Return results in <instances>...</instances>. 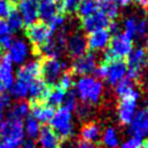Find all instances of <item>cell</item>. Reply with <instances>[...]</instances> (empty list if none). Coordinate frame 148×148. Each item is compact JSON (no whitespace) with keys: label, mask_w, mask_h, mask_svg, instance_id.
<instances>
[{"label":"cell","mask_w":148,"mask_h":148,"mask_svg":"<svg viewBox=\"0 0 148 148\" xmlns=\"http://www.w3.org/2000/svg\"><path fill=\"white\" fill-rule=\"evenodd\" d=\"M12 31L5 18H0V50H8L12 44Z\"/></svg>","instance_id":"f1b7e54d"},{"label":"cell","mask_w":148,"mask_h":148,"mask_svg":"<svg viewBox=\"0 0 148 148\" xmlns=\"http://www.w3.org/2000/svg\"><path fill=\"white\" fill-rule=\"evenodd\" d=\"M99 9L106 15L110 21H116L119 16V7L118 3H106V2H98Z\"/></svg>","instance_id":"d6a6232c"},{"label":"cell","mask_w":148,"mask_h":148,"mask_svg":"<svg viewBox=\"0 0 148 148\" xmlns=\"http://www.w3.org/2000/svg\"><path fill=\"white\" fill-rule=\"evenodd\" d=\"M74 79H73V74L69 72H64L61 74V76L59 77L58 82H57V87H59L60 89H62L64 91H69L72 89V87L74 86Z\"/></svg>","instance_id":"d590c367"},{"label":"cell","mask_w":148,"mask_h":148,"mask_svg":"<svg viewBox=\"0 0 148 148\" xmlns=\"http://www.w3.org/2000/svg\"><path fill=\"white\" fill-rule=\"evenodd\" d=\"M16 9L18 10L24 25H30L38 20V0H20Z\"/></svg>","instance_id":"7c38bea8"},{"label":"cell","mask_w":148,"mask_h":148,"mask_svg":"<svg viewBox=\"0 0 148 148\" xmlns=\"http://www.w3.org/2000/svg\"><path fill=\"white\" fill-rule=\"evenodd\" d=\"M143 112H145V113H146V116L148 117V105H147V106L143 109Z\"/></svg>","instance_id":"f5cc1de1"},{"label":"cell","mask_w":148,"mask_h":148,"mask_svg":"<svg viewBox=\"0 0 148 148\" xmlns=\"http://www.w3.org/2000/svg\"><path fill=\"white\" fill-rule=\"evenodd\" d=\"M54 32L50 29L47 23L45 22H35L25 28V35L29 42L32 44L34 49L37 50L42 45H44Z\"/></svg>","instance_id":"ba28073f"},{"label":"cell","mask_w":148,"mask_h":148,"mask_svg":"<svg viewBox=\"0 0 148 148\" xmlns=\"http://www.w3.org/2000/svg\"><path fill=\"white\" fill-rule=\"evenodd\" d=\"M14 83V72L13 64L7 56H3L0 59V87L3 91L9 90Z\"/></svg>","instance_id":"44dd1931"},{"label":"cell","mask_w":148,"mask_h":148,"mask_svg":"<svg viewBox=\"0 0 148 148\" xmlns=\"http://www.w3.org/2000/svg\"><path fill=\"white\" fill-rule=\"evenodd\" d=\"M62 108H65L66 110H68L69 112L75 111L76 106H77V96L75 94V91L69 90L65 94V98L62 102Z\"/></svg>","instance_id":"8d00e7d4"},{"label":"cell","mask_w":148,"mask_h":148,"mask_svg":"<svg viewBox=\"0 0 148 148\" xmlns=\"http://www.w3.org/2000/svg\"><path fill=\"white\" fill-rule=\"evenodd\" d=\"M23 130H24V133L28 135V139L35 140L39 135L40 125L35 118H32L31 116H28L25 118V123L23 124Z\"/></svg>","instance_id":"4dcf8cb0"},{"label":"cell","mask_w":148,"mask_h":148,"mask_svg":"<svg viewBox=\"0 0 148 148\" xmlns=\"http://www.w3.org/2000/svg\"><path fill=\"white\" fill-rule=\"evenodd\" d=\"M76 148H96V146L92 145V143H88V142L81 141V142H79V145L76 146Z\"/></svg>","instance_id":"bcb514c9"},{"label":"cell","mask_w":148,"mask_h":148,"mask_svg":"<svg viewBox=\"0 0 148 148\" xmlns=\"http://www.w3.org/2000/svg\"><path fill=\"white\" fill-rule=\"evenodd\" d=\"M126 58H127L125 61L127 66L126 77L138 82L142 74V71L148 64V53L143 47L139 46L133 49Z\"/></svg>","instance_id":"277c9868"},{"label":"cell","mask_w":148,"mask_h":148,"mask_svg":"<svg viewBox=\"0 0 148 148\" xmlns=\"http://www.w3.org/2000/svg\"><path fill=\"white\" fill-rule=\"evenodd\" d=\"M67 64L65 61H59L58 59L43 58L40 60V75L42 80L50 87L57 84L62 72L67 69Z\"/></svg>","instance_id":"8992f818"},{"label":"cell","mask_w":148,"mask_h":148,"mask_svg":"<svg viewBox=\"0 0 148 148\" xmlns=\"http://www.w3.org/2000/svg\"><path fill=\"white\" fill-rule=\"evenodd\" d=\"M65 94H66V91H64L62 89H60L57 86H53V87L50 88L49 95H47V97H46L44 103H46L47 105H50L52 108H56V106L59 108L64 102Z\"/></svg>","instance_id":"4316f807"},{"label":"cell","mask_w":148,"mask_h":148,"mask_svg":"<svg viewBox=\"0 0 148 148\" xmlns=\"http://www.w3.org/2000/svg\"><path fill=\"white\" fill-rule=\"evenodd\" d=\"M108 31L110 32L111 37L114 36V35H117V34H119V32H120L119 24H118L116 21H110V23H109V25H108Z\"/></svg>","instance_id":"ee69618b"},{"label":"cell","mask_w":148,"mask_h":148,"mask_svg":"<svg viewBox=\"0 0 148 148\" xmlns=\"http://www.w3.org/2000/svg\"><path fill=\"white\" fill-rule=\"evenodd\" d=\"M66 40H67V29L66 27H62L61 29L56 31L44 45L35 50V53H38L44 58L58 59L61 56V53L66 50Z\"/></svg>","instance_id":"7a4b0ae2"},{"label":"cell","mask_w":148,"mask_h":148,"mask_svg":"<svg viewBox=\"0 0 148 148\" xmlns=\"http://www.w3.org/2000/svg\"><path fill=\"white\" fill-rule=\"evenodd\" d=\"M116 94L120 98L130 97V96H135V97L140 96V92L136 89V82L126 76L116 84Z\"/></svg>","instance_id":"cb8c5ba5"},{"label":"cell","mask_w":148,"mask_h":148,"mask_svg":"<svg viewBox=\"0 0 148 148\" xmlns=\"http://www.w3.org/2000/svg\"><path fill=\"white\" fill-rule=\"evenodd\" d=\"M148 34V20L142 17L139 21L136 20V27H135V35L138 38H143Z\"/></svg>","instance_id":"74e56055"},{"label":"cell","mask_w":148,"mask_h":148,"mask_svg":"<svg viewBox=\"0 0 148 148\" xmlns=\"http://www.w3.org/2000/svg\"><path fill=\"white\" fill-rule=\"evenodd\" d=\"M24 130L23 121L13 117H8L7 120L0 124V139L14 147L20 148L23 142Z\"/></svg>","instance_id":"3957f363"},{"label":"cell","mask_w":148,"mask_h":148,"mask_svg":"<svg viewBox=\"0 0 148 148\" xmlns=\"http://www.w3.org/2000/svg\"><path fill=\"white\" fill-rule=\"evenodd\" d=\"M96 66V56L94 52H86L83 56L75 58L72 62V73L75 75L87 76L88 74L94 73Z\"/></svg>","instance_id":"30bf717a"},{"label":"cell","mask_w":148,"mask_h":148,"mask_svg":"<svg viewBox=\"0 0 148 148\" xmlns=\"http://www.w3.org/2000/svg\"><path fill=\"white\" fill-rule=\"evenodd\" d=\"M145 50H146V52L148 53V34H147V36H146V47H145Z\"/></svg>","instance_id":"681fc988"},{"label":"cell","mask_w":148,"mask_h":148,"mask_svg":"<svg viewBox=\"0 0 148 148\" xmlns=\"http://www.w3.org/2000/svg\"><path fill=\"white\" fill-rule=\"evenodd\" d=\"M1 54H2V51H1V50H0V59H1V58H2V56H1Z\"/></svg>","instance_id":"db71d44e"},{"label":"cell","mask_w":148,"mask_h":148,"mask_svg":"<svg viewBox=\"0 0 148 148\" xmlns=\"http://www.w3.org/2000/svg\"><path fill=\"white\" fill-rule=\"evenodd\" d=\"M75 111H76V113H77L79 118H81V119H86V118H88V117H89L91 109H90V105H89V104L82 103L81 105H77V106H76Z\"/></svg>","instance_id":"ab89813d"},{"label":"cell","mask_w":148,"mask_h":148,"mask_svg":"<svg viewBox=\"0 0 148 148\" xmlns=\"http://www.w3.org/2000/svg\"><path fill=\"white\" fill-rule=\"evenodd\" d=\"M133 50V38L124 32H119L111 37L108 50L104 52L112 59H123Z\"/></svg>","instance_id":"52a82bcc"},{"label":"cell","mask_w":148,"mask_h":148,"mask_svg":"<svg viewBox=\"0 0 148 148\" xmlns=\"http://www.w3.org/2000/svg\"><path fill=\"white\" fill-rule=\"evenodd\" d=\"M13 6H16V5H13L7 0H0V18L7 17Z\"/></svg>","instance_id":"60d3db41"},{"label":"cell","mask_w":148,"mask_h":148,"mask_svg":"<svg viewBox=\"0 0 148 148\" xmlns=\"http://www.w3.org/2000/svg\"><path fill=\"white\" fill-rule=\"evenodd\" d=\"M51 128L56 132V134L61 139H68L73 134V123H72V112L66 110L62 106H59L54 110L53 117L50 120Z\"/></svg>","instance_id":"5b68a950"},{"label":"cell","mask_w":148,"mask_h":148,"mask_svg":"<svg viewBox=\"0 0 148 148\" xmlns=\"http://www.w3.org/2000/svg\"><path fill=\"white\" fill-rule=\"evenodd\" d=\"M66 50H67V53L73 58H79L83 56L88 50L86 36L80 32H75L69 37H67Z\"/></svg>","instance_id":"9a60e30c"},{"label":"cell","mask_w":148,"mask_h":148,"mask_svg":"<svg viewBox=\"0 0 148 148\" xmlns=\"http://www.w3.org/2000/svg\"><path fill=\"white\" fill-rule=\"evenodd\" d=\"M7 1H9V2H10V3H13V5H16L20 0H7Z\"/></svg>","instance_id":"816d5d0a"},{"label":"cell","mask_w":148,"mask_h":148,"mask_svg":"<svg viewBox=\"0 0 148 148\" xmlns=\"http://www.w3.org/2000/svg\"><path fill=\"white\" fill-rule=\"evenodd\" d=\"M80 138L81 141L88 142V143H96L101 139V130L99 126L92 121L87 123L82 126L80 131Z\"/></svg>","instance_id":"d4e9b609"},{"label":"cell","mask_w":148,"mask_h":148,"mask_svg":"<svg viewBox=\"0 0 148 148\" xmlns=\"http://www.w3.org/2000/svg\"><path fill=\"white\" fill-rule=\"evenodd\" d=\"M135 27H136V18L134 16H128L124 22V34L133 38L135 35Z\"/></svg>","instance_id":"f35d334b"},{"label":"cell","mask_w":148,"mask_h":148,"mask_svg":"<svg viewBox=\"0 0 148 148\" xmlns=\"http://www.w3.org/2000/svg\"><path fill=\"white\" fill-rule=\"evenodd\" d=\"M147 9H148V7H147Z\"/></svg>","instance_id":"11a10c76"},{"label":"cell","mask_w":148,"mask_h":148,"mask_svg":"<svg viewBox=\"0 0 148 148\" xmlns=\"http://www.w3.org/2000/svg\"><path fill=\"white\" fill-rule=\"evenodd\" d=\"M143 89H145L146 94L148 95V79H147V80H146V82L143 83Z\"/></svg>","instance_id":"c3c4849f"},{"label":"cell","mask_w":148,"mask_h":148,"mask_svg":"<svg viewBox=\"0 0 148 148\" xmlns=\"http://www.w3.org/2000/svg\"><path fill=\"white\" fill-rule=\"evenodd\" d=\"M59 13L57 0H38V17L47 23Z\"/></svg>","instance_id":"603a6c76"},{"label":"cell","mask_w":148,"mask_h":148,"mask_svg":"<svg viewBox=\"0 0 148 148\" xmlns=\"http://www.w3.org/2000/svg\"><path fill=\"white\" fill-rule=\"evenodd\" d=\"M142 139L138 138H131L127 141H125L120 148H141L142 147Z\"/></svg>","instance_id":"b9f144b4"},{"label":"cell","mask_w":148,"mask_h":148,"mask_svg":"<svg viewBox=\"0 0 148 148\" xmlns=\"http://www.w3.org/2000/svg\"><path fill=\"white\" fill-rule=\"evenodd\" d=\"M10 96L6 92L3 94H0V123H1V119H2V111L5 108H8L10 105Z\"/></svg>","instance_id":"7bdbcfd3"},{"label":"cell","mask_w":148,"mask_h":148,"mask_svg":"<svg viewBox=\"0 0 148 148\" xmlns=\"http://www.w3.org/2000/svg\"><path fill=\"white\" fill-rule=\"evenodd\" d=\"M109 23H110V20L99 9V6H98V9L94 14L89 15L88 17L82 18L81 27H82V29L86 32L90 34V32L96 31V30H99V29H106V27L109 25Z\"/></svg>","instance_id":"4fadbf2b"},{"label":"cell","mask_w":148,"mask_h":148,"mask_svg":"<svg viewBox=\"0 0 148 148\" xmlns=\"http://www.w3.org/2000/svg\"><path fill=\"white\" fill-rule=\"evenodd\" d=\"M139 97L130 96L119 99L118 103V118L123 125H130L136 113V101Z\"/></svg>","instance_id":"8fae6325"},{"label":"cell","mask_w":148,"mask_h":148,"mask_svg":"<svg viewBox=\"0 0 148 148\" xmlns=\"http://www.w3.org/2000/svg\"><path fill=\"white\" fill-rule=\"evenodd\" d=\"M29 112H30V104L27 101L21 99L10 108L8 117H13L22 120L23 118H27L29 116Z\"/></svg>","instance_id":"83f0119b"},{"label":"cell","mask_w":148,"mask_h":148,"mask_svg":"<svg viewBox=\"0 0 148 148\" xmlns=\"http://www.w3.org/2000/svg\"><path fill=\"white\" fill-rule=\"evenodd\" d=\"M101 62H104L106 65L105 80L108 81L109 84L116 86L119 81H121L126 76L127 66L123 59H112L103 54V60Z\"/></svg>","instance_id":"9c48e42d"},{"label":"cell","mask_w":148,"mask_h":148,"mask_svg":"<svg viewBox=\"0 0 148 148\" xmlns=\"http://www.w3.org/2000/svg\"><path fill=\"white\" fill-rule=\"evenodd\" d=\"M7 24L10 29L12 32H18L23 29L24 27V23H23V20L18 13V10L16 9V6H13L9 14L7 15Z\"/></svg>","instance_id":"484cf974"},{"label":"cell","mask_w":148,"mask_h":148,"mask_svg":"<svg viewBox=\"0 0 148 148\" xmlns=\"http://www.w3.org/2000/svg\"><path fill=\"white\" fill-rule=\"evenodd\" d=\"M101 2H106V3H120L121 0H99Z\"/></svg>","instance_id":"7dc6e473"},{"label":"cell","mask_w":148,"mask_h":148,"mask_svg":"<svg viewBox=\"0 0 148 148\" xmlns=\"http://www.w3.org/2000/svg\"><path fill=\"white\" fill-rule=\"evenodd\" d=\"M81 1L82 0H57L59 13L65 15V14H72L76 12V8Z\"/></svg>","instance_id":"836d02e7"},{"label":"cell","mask_w":148,"mask_h":148,"mask_svg":"<svg viewBox=\"0 0 148 148\" xmlns=\"http://www.w3.org/2000/svg\"><path fill=\"white\" fill-rule=\"evenodd\" d=\"M50 86H47L40 77L34 80L28 86V96L30 98V102H45L49 91Z\"/></svg>","instance_id":"ffe728a7"},{"label":"cell","mask_w":148,"mask_h":148,"mask_svg":"<svg viewBox=\"0 0 148 148\" xmlns=\"http://www.w3.org/2000/svg\"><path fill=\"white\" fill-rule=\"evenodd\" d=\"M20 148H37V143H36L35 140L27 139V140H23Z\"/></svg>","instance_id":"f6af8a7d"},{"label":"cell","mask_w":148,"mask_h":148,"mask_svg":"<svg viewBox=\"0 0 148 148\" xmlns=\"http://www.w3.org/2000/svg\"><path fill=\"white\" fill-rule=\"evenodd\" d=\"M40 76V61L39 60H31L27 64L20 66L16 72V80L27 83L28 86L36 79Z\"/></svg>","instance_id":"5bb4252c"},{"label":"cell","mask_w":148,"mask_h":148,"mask_svg":"<svg viewBox=\"0 0 148 148\" xmlns=\"http://www.w3.org/2000/svg\"><path fill=\"white\" fill-rule=\"evenodd\" d=\"M103 142L108 148H117L119 146V140L117 132L113 127H108L103 134Z\"/></svg>","instance_id":"e575fe53"},{"label":"cell","mask_w":148,"mask_h":148,"mask_svg":"<svg viewBox=\"0 0 148 148\" xmlns=\"http://www.w3.org/2000/svg\"><path fill=\"white\" fill-rule=\"evenodd\" d=\"M98 9V2L96 0H82L76 8L77 16L81 18L88 17Z\"/></svg>","instance_id":"f546056e"},{"label":"cell","mask_w":148,"mask_h":148,"mask_svg":"<svg viewBox=\"0 0 148 148\" xmlns=\"http://www.w3.org/2000/svg\"><path fill=\"white\" fill-rule=\"evenodd\" d=\"M0 124H1V123H0Z\"/></svg>","instance_id":"9f6ffc18"},{"label":"cell","mask_w":148,"mask_h":148,"mask_svg":"<svg viewBox=\"0 0 148 148\" xmlns=\"http://www.w3.org/2000/svg\"><path fill=\"white\" fill-rule=\"evenodd\" d=\"M110 39H111V35L108 31V29H99L88 35L87 46L91 51H101L108 47Z\"/></svg>","instance_id":"ac0fdd59"},{"label":"cell","mask_w":148,"mask_h":148,"mask_svg":"<svg viewBox=\"0 0 148 148\" xmlns=\"http://www.w3.org/2000/svg\"><path fill=\"white\" fill-rule=\"evenodd\" d=\"M31 117L35 118L38 123H49L54 113V108L47 105L44 102H30Z\"/></svg>","instance_id":"d6986e66"},{"label":"cell","mask_w":148,"mask_h":148,"mask_svg":"<svg viewBox=\"0 0 148 148\" xmlns=\"http://www.w3.org/2000/svg\"><path fill=\"white\" fill-rule=\"evenodd\" d=\"M130 134L132 138L142 139L148 136V117L143 112V110H139L130 123Z\"/></svg>","instance_id":"e0dca14e"},{"label":"cell","mask_w":148,"mask_h":148,"mask_svg":"<svg viewBox=\"0 0 148 148\" xmlns=\"http://www.w3.org/2000/svg\"><path fill=\"white\" fill-rule=\"evenodd\" d=\"M7 51H8L7 57L9 58L12 64L23 65V62L29 57V47L27 43L22 39H13Z\"/></svg>","instance_id":"2e32d148"},{"label":"cell","mask_w":148,"mask_h":148,"mask_svg":"<svg viewBox=\"0 0 148 148\" xmlns=\"http://www.w3.org/2000/svg\"><path fill=\"white\" fill-rule=\"evenodd\" d=\"M103 92L102 82L90 75L81 76L75 83V94L86 104H96L99 102Z\"/></svg>","instance_id":"6da1fadb"},{"label":"cell","mask_w":148,"mask_h":148,"mask_svg":"<svg viewBox=\"0 0 148 148\" xmlns=\"http://www.w3.org/2000/svg\"><path fill=\"white\" fill-rule=\"evenodd\" d=\"M141 148H148V140H146V141L142 142V147Z\"/></svg>","instance_id":"f907efd6"},{"label":"cell","mask_w":148,"mask_h":148,"mask_svg":"<svg viewBox=\"0 0 148 148\" xmlns=\"http://www.w3.org/2000/svg\"><path fill=\"white\" fill-rule=\"evenodd\" d=\"M38 142L42 146V148H60V145H61L60 138L47 125H44L40 127Z\"/></svg>","instance_id":"7402d4cb"},{"label":"cell","mask_w":148,"mask_h":148,"mask_svg":"<svg viewBox=\"0 0 148 148\" xmlns=\"http://www.w3.org/2000/svg\"><path fill=\"white\" fill-rule=\"evenodd\" d=\"M9 96L16 99H23L28 96V84L16 80L9 88Z\"/></svg>","instance_id":"1f68e13d"}]
</instances>
